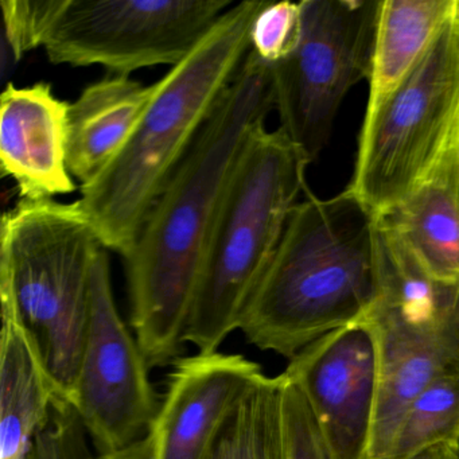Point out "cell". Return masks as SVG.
Returning a JSON list of instances; mask_svg holds the SVG:
<instances>
[{
	"label": "cell",
	"instance_id": "cell-1",
	"mask_svg": "<svg viewBox=\"0 0 459 459\" xmlns=\"http://www.w3.org/2000/svg\"><path fill=\"white\" fill-rule=\"evenodd\" d=\"M275 109L271 66L249 52L125 257L130 324L152 367L178 359L236 163Z\"/></svg>",
	"mask_w": 459,
	"mask_h": 459
},
{
	"label": "cell",
	"instance_id": "cell-2",
	"mask_svg": "<svg viewBox=\"0 0 459 459\" xmlns=\"http://www.w3.org/2000/svg\"><path fill=\"white\" fill-rule=\"evenodd\" d=\"M265 0L233 4L193 52L163 79L112 162L80 186L82 208L108 251H133L155 201L251 52V28Z\"/></svg>",
	"mask_w": 459,
	"mask_h": 459
},
{
	"label": "cell",
	"instance_id": "cell-3",
	"mask_svg": "<svg viewBox=\"0 0 459 459\" xmlns=\"http://www.w3.org/2000/svg\"><path fill=\"white\" fill-rule=\"evenodd\" d=\"M377 297L375 216L343 190L310 189L241 316L247 342L291 359L327 333L356 324Z\"/></svg>",
	"mask_w": 459,
	"mask_h": 459
},
{
	"label": "cell",
	"instance_id": "cell-4",
	"mask_svg": "<svg viewBox=\"0 0 459 459\" xmlns=\"http://www.w3.org/2000/svg\"><path fill=\"white\" fill-rule=\"evenodd\" d=\"M310 160L278 128L252 134L230 177L209 240L185 342L214 353L241 316L281 244Z\"/></svg>",
	"mask_w": 459,
	"mask_h": 459
},
{
	"label": "cell",
	"instance_id": "cell-5",
	"mask_svg": "<svg viewBox=\"0 0 459 459\" xmlns=\"http://www.w3.org/2000/svg\"><path fill=\"white\" fill-rule=\"evenodd\" d=\"M100 236L80 200H20L0 224V291L7 292L71 403L91 310Z\"/></svg>",
	"mask_w": 459,
	"mask_h": 459
},
{
	"label": "cell",
	"instance_id": "cell-6",
	"mask_svg": "<svg viewBox=\"0 0 459 459\" xmlns=\"http://www.w3.org/2000/svg\"><path fill=\"white\" fill-rule=\"evenodd\" d=\"M458 104L459 22L454 10L412 74L372 117H364L345 192L375 217L400 205L442 157Z\"/></svg>",
	"mask_w": 459,
	"mask_h": 459
},
{
	"label": "cell",
	"instance_id": "cell-7",
	"mask_svg": "<svg viewBox=\"0 0 459 459\" xmlns=\"http://www.w3.org/2000/svg\"><path fill=\"white\" fill-rule=\"evenodd\" d=\"M380 0H302L297 49L271 66L281 130L310 163L349 91L369 79Z\"/></svg>",
	"mask_w": 459,
	"mask_h": 459
},
{
	"label": "cell",
	"instance_id": "cell-8",
	"mask_svg": "<svg viewBox=\"0 0 459 459\" xmlns=\"http://www.w3.org/2000/svg\"><path fill=\"white\" fill-rule=\"evenodd\" d=\"M230 0H64L45 39L53 64L100 65L130 76L139 69L178 65Z\"/></svg>",
	"mask_w": 459,
	"mask_h": 459
},
{
	"label": "cell",
	"instance_id": "cell-9",
	"mask_svg": "<svg viewBox=\"0 0 459 459\" xmlns=\"http://www.w3.org/2000/svg\"><path fill=\"white\" fill-rule=\"evenodd\" d=\"M108 252L103 247L93 263L90 322L71 400L99 454L143 439L160 404L152 365L115 302Z\"/></svg>",
	"mask_w": 459,
	"mask_h": 459
},
{
	"label": "cell",
	"instance_id": "cell-10",
	"mask_svg": "<svg viewBox=\"0 0 459 459\" xmlns=\"http://www.w3.org/2000/svg\"><path fill=\"white\" fill-rule=\"evenodd\" d=\"M298 384L337 459H365L378 388L375 335L365 322L327 333L290 359Z\"/></svg>",
	"mask_w": 459,
	"mask_h": 459
},
{
	"label": "cell",
	"instance_id": "cell-11",
	"mask_svg": "<svg viewBox=\"0 0 459 459\" xmlns=\"http://www.w3.org/2000/svg\"><path fill=\"white\" fill-rule=\"evenodd\" d=\"M378 388L365 459H386L405 411L435 378L459 369V303L439 313L404 316L370 308Z\"/></svg>",
	"mask_w": 459,
	"mask_h": 459
},
{
	"label": "cell",
	"instance_id": "cell-12",
	"mask_svg": "<svg viewBox=\"0 0 459 459\" xmlns=\"http://www.w3.org/2000/svg\"><path fill=\"white\" fill-rule=\"evenodd\" d=\"M264 375L243 354L195 353L173 362L146 434L150 459H206L238 403Z\"/></svg>",
	"mask_w": 459,
	"mask_h": 459
},
{
	"label": "cell",
	"instance_id": "cell-13",
	"mask_svg": "<svg viewBox=\"0 0 459 459\" xmlns=\"http://www.w3.org/2000/svg\"><path fill=\"white\" fill-rule=\"evenodd\" d=\"M68 109L48 82L9 84L0 96V168L21 200H55L77 189L68 168Z\"/></svg>",
	"mask_w": 459,
	"mask_h": 459
},
{
	"label": "cell",
	"instance_id": "cell-14",
	"mask_svg": "<svg viewBox=\"0 0 459 459\" xmlns=\"http://www.w3.org/2000/svg\"><path fill=\"white\" fill-rule=\"evenodd\" d=\"M0 305V459H25L64 396L7 292Z\"/></svg>",
	"mask_w": 459,
	"mask_h": 459
},
{
	"label": "cell",
	"instance_id": "cell-15",
	"mask_svg": "<svg viewBox=\"0 0 459 459\" xmlns=\"http://www.w3.org/2000/svg\"><path fill=\"white\" fill-rule=\"evenodd\" d=\"M154 92L130 76L104 77L88 85L68 109V168L84 185L117 157Z\"/></svg>",
	"mask_w": 459,
	"mask_h": 459
},
{
	"label": "cell",
	"instance_id": "cell-16",
	"mask_svg": "<svg viewBox=\"0 0 459 459\" xmlns=\"http://www.w3.org/2000/svg\"><path fill=\"white\" fill-rule=\"evenodd\" d=\"M380 217L429 275L447 283L459 281V174L448 143L423 184Z\"/></svg>",
	"mask_w": 459,
	"mask_h": 459
},
{
	"label": "cell",
	"instance_id": "cell-17",
	"mask_svg": "<svg viewBox=\"0 0 459 459\" xmlns=\"http://www.w3.org/2000/svg\"><path fill=\"white\" fill-rule=\"evenodd\" d=\"M456 0H380L364 117L408 79L450 20Z\"/></svg>",
	"mask_w": 459,
	"mask_h": 459
},
{
	"label": "cell",
	"instance_id": "cell-18",
	"mask_svg": "<svg viewBox=\"0 0 459 459\" xmlns=\"http://www.w3.org/2000/svg\"><path fill=\"white\" fill-rule=\"evenodd\" d=\"M206 459H287L281 375L262 376L238 403Z\"/></svg>",
	"mask_w": 459,
	"mask_h": 459
},
{
	"label": "cell",
	"instance_id": "cell-19",
	"mask_svg": "<svg viewBox=\"0 0 459 459\" xmlns=\"http://www.w3.org/2000/svg\"><path fill=\"white\" fill-rule=\"evenodd\" d=\"M445 443L459 445V369L435 378L411 403L386 459H410Z\"/></svg>",
	"mask_w": 459,
	"mask_h": 459
},
{
	"label": "cell",
	"instance_id": "cell-20",
	"mask_svg": "<svg viewBox=\"0 0 459 459\" xmlns=\"http://www.w3.org/2000/svg\"><path fill=\"white\" fill-rule=\"evenodd\" d=\"M302 34L300 2H265L251 28V50L268 65L289 57Z\"/></svg>",
	"mask_w": 459,
	"mask_h": 459
},
{
	"label": "cell",
	"instance_id": "cell-21",
	"mask_svg": "<svg viewBox=\"0 0 459 459\" xmlns=\"http://www.w3.org/2000/svg\"><path fill=\"white\" fill-rule=\"evenodd\" d=\"M64 0H2L4 41L10 56L21 60L26 53L44 48L48 33Z\"/></svg>",
	"mask_w": 459,
	"mask_h": 459
},
{
	"label": "cell",
	"instance_id": "cell-22",
	"mask_svg": "<svg viewBox=\"0 0 459 459\" xmlns=\"http://www.w3.org/2000/svg\"><path fill=\"white\" fill-rule=\"evenodd\" d=\"M287 459H337L302 389L281 373Z\"/></svg>",
	"mask_w": 459,
	"mask_h": 459
},
{
	"label": "cell",
	"instance_id": "cell-23",
	"mask_svg": "<svg viewBox=\"0 0 459 459\" xmlns=\"http://www.w3.org/2000/svg\"><path fill=\"white\" fill-rule=\"evenodd\" d=\"M90 435L68 400L60 399L25 459H93Z\"/></svg>",
	"mask_w": 459,
	"mask_h": 459
},
{
	"label": "cell",
	"instance_id": "cell-24",
	"mask_svg": "<svg viewBox=\"0 0 459 459\" xmlns=\"http://www.w3.org/2000/svg\"><path fill=\"white\" fill-rule=\"evenodd\" d=\"M93 459H150L146 437L115 453L98 454Z\"/></svg>",
	"mask_w": 459,
	"mask_h": 459
},
{
	"label": "cell",
	"instance_id": "cell-25",
	"mask_svg": "<svg viewBox=\"0 0 459 459\" xmlns=\"http://www.w3.org/2000/svg\"><path fill=\"white\" fill-rule=\"evenodd\" d=\"M410 459H459V445L445 443L434 446Z\"/></svg>",
	"mask_w": 459,
	"mask_h": 459
},
{
	"label": "cell",
	"instance_id": "cell-26",
	"mask_svg": "<svg viewBox=\"0 0 459 459\" xmlns=\"http://www.w3.org/2000/svg\"><path fill=\"white\" fill-rule=\"evenodd\" d=\"M455 14L459 22V0H456ZM448 147H450L454 157H455L456 168H458L459 174V104L458 111H456L455 122H454L453 131H451L450 139H448Z\"/></svg>",
	"mask_w": 459,
	"mask_h": 459
}]
</instances>
